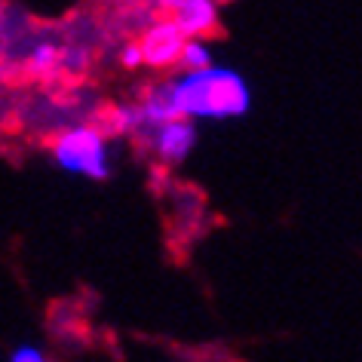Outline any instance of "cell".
<instances>
[{
  "instance_id": "277c9868",
  "label": "cell",
  "mask_w": 362,
  "mask_h": 362,
  "mask_svg": "<svg viewBox=\"0 0 362 362\" xmlns=\"http://www.w3.org/2000/svg\"><path fill=\"white\" fill-rule=\"evenodd\" d=\"M172 16L169 22L185 34L187 40H203L206 31H212L218 25V16H215V6L206 4V0H187V4H172L169 6Z\"/></svg>"
},
{
  "instance_id": "9c48e42d",
  "label": "cell",
  "mask_w": 362,
  "mask_h": 362,
  "mask_svg": "<svg viewBox=\"0 0 362 362\" xmlns=\"http://www.w3.org/2000/svg\"><path fill=\"white\" fill-rule=\"evenodd\" d=\"M123 65H126V68H139V65H141V52H139V43H129V47L123 49Z\"/></svg>"
},
{
  "instance_id": "5b68a950",
  "label": "cell",
  "mask_w": 362,
  "mask_h": 362,
  "mask_svg": "<svg viewBox=\"0 0 362 362\" xmlns=\"http://www.w3.org/2000/svg\"><path fill=\"white\" fill-rule=\"evenodd\" d=\"M197 144V132L187 120H169L157 126V139H153V148L166 163H181L187 153L194 151Z\"/></svg>"
},
{
  "instance_id": "ba28073f",
  "label": "cell",
  "mask_w": 362,
  "mask_h": 362,
  "mask_svg": "<svg viewBox=\"0 0 362 362\" xmlns=\"http://www.w3.org/2000/svg\"><path fill=\"white\" fill-rule=\"evenodd\" d=\"M10 362H47V356L37 347H19V350H13Z\"/></svg>"
},
{
  "instance_id": "3957f363",
  "label": "cell",
  "mask_w": 362,
  "mask_h": 362,
  "mask_svg": "<svg viewBox=\"0 0 362 362\" xmlns=\"http://www.w3.org/2000/svg\"><path fill=\"white\" fill-rule=\"evenodd\" d=\"M185 34H181L169 19L157 22L153 28L144 34V40L139 43L141 62H148L153 68H166V65H178V56L185 49Z\"/></svg>"
},
{
  "instance_id": "52a82bcc",
  "label": "cell",
  "mask_w": 362,
  "mask_h": 362,
  "mask_svg": "<svg viewBox=\"0 0 362 362\" xmlns=\"http://www.w3.org/2000/svg\"><path fill=\"white\" fill-rule=\"evenodd\" d=\"M56 62H59V49H56V47H49V43L37 47V49H34V56H31V65L37 68V71L56 68Z\"/></svg>"
},
{
  "instance_id": "7a4b0ae2",
  "label": "cell",
  "mask_w": 362,
  "mask_h": 362,
  "mask_svg": "<svg viewBox=\"0 0 362 362\" xmlns=\"http://www.w3.org/2000/svg\"><path fill=\"white\" fill-rule=\"evenodd\" d=\"M52 157L65 172H74V175L93 181L107 178V141L93 126H77V129L56 135Z\"/></svg>"
},
{
  "instance_id": "8992f818",
  "label": "cell",
  "mask_w": 362,
  "mask_h": 362,
  "mask_svg": "<svg viewBox=\"0 0 362 362\" xmlns=\"http://www.w3.org/2000/svg\"><path fill=\"white\" fill-rule=\"evenodd\" d=\"M178 65L187 68V74H191V71H206V68H212V52H209V47H206L203 40H185V49H181V56H178Z\"/></svg>"
},
{
  "instance_id": "6da1fadb",
  "label": "cell",
  "mask_w": 362,
  "mask_h": 362,
  "mask_svg": "<svg viewBox=\"0 0 362 362\" xmlns=\"http://www.w3.org/2000/svg\"><path fill=\"white\" fill-rule=\"evenodd\" d=\"M252 105L249 86L237 71L228 68H206L191 71L172 80L169 86L151 89L139 107L144 123H169L185 117H240Z\"/></svg>"
}]
</instances>
